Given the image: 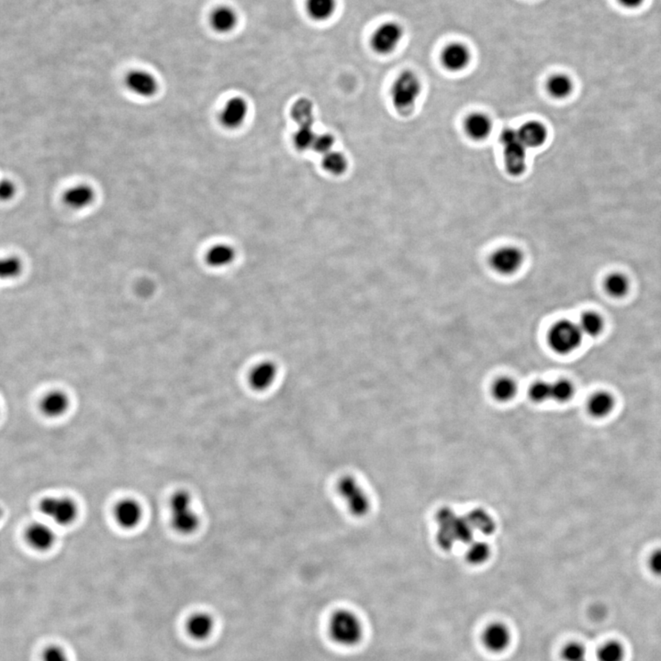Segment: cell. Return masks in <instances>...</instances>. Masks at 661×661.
<instances>
[{
    "mask_svg": "<svg viewBox=\"0 0 661 661\" xmlns=\"http://www.w3.org/2000/svg\"><path fill=\"white\" fill-rule=\"evenodd\" d=\"M170 521L172 528L177 533L190 536L199 530L200 517L194 508L193 498L190 492L180 490L170 498Z\"/></svg>",
    "mask_w": 661,
    "mask_h": 661,
    "instance_id": "cell-1",
    "label": "cell"
},
{
    "mask_svg": "<svg viewBox=\"0 0 661 661\" xmlns=\"http://www.w3.org/2000/svg\"><path fill=\"white\" fill-rule=\"evenodd\" d=\"M422 92L419 77L411 71H405L397 77L391 87L392 105L400 115L409 116L416 108Z\"/></svg>",
    "mask_w": 661,
    "mask_h": 661,
    "instance_id": "cell-2",
    "label": "cell"
},
{
    "mask_svg": "<svg viewBox=\"0 0 661 661\" xmlns=\"http://www.w3.org/2000/svg\"><path fill=\"white\" fill-rule=\"evenodd\" d=\"M336 487L337 494L352 516L362 518L369 513L370 499L356 478L343 475L337 480Z\"/></svg>",
    "mask_w": 661,
    "mask_h": 661,
    "instance_id": "cell-3",
    "label": "cell"
},
{
    "mask_svg": "<svg viewBox=\"0 0 661 661\" xmlns=\"http://www.w3.org/2000/svg\"><path fill=\"white\" fill-rule=\"evenodd\" d=\"M330 634L340 645L350 646L361 641L364 630L359 618L354 612L343 609L332 617Z\"/></svg>",
    "mask_w": 661,
    "mask_h": 661,
    "instance_id": "cell-4",
    "label": "cell"
},
{
    "mask_svg": "<svg viewBox=\"0 0 661 661\" xmlns=\"http://www.w3.org/2000/svg\"><path fill=\"white\" fill-rule=\"evenodd\" d=\"M583 334L579 325L564 320L552 326L548 341L552 350L566 354L576 350L582 342Z\"/></svg>",
    "mask_w": 661,
    "mask_h": 661,
    "instance_id": "cell-5",
    "label": "cell"
},
{
    "mask_svg": "<svg viewBox=\"0 0 661 661\" xmlns=\"http://www.w3.org/2000/svg\"><path fill=\"white\" fill-rule=\"evenodd\" d=\"M506 171L511 176L519 177L526 168V148L517 131L507 129L500 134Z\"/></svg>",
    "mask_w": 661,
    "mask_h": 661,
    "instance_id": "cell-6",
    "label": "cell"
},
{
    "mask_svg": "<svg viewBox=\"0 0 661 661\" xmlns=\"http://www.w3.org/2000/svg\"><path fill=\"white\" fill-rule=\"evenodd\" d=\"M40 511L54 525L68 526L76 522L79 507L72 499L67 497H47L42 500Z\"/></svg>",
    "mask_w": 661,
    "mask_h": 661,
    "instance_id": "cell-7",
    "label": "cell"
},
{
    "mask_svg": "<svg viewBox=\"0 0 661 661\" xmlns=\"http://www.w3.org/2000/svg\"><path fill=\"white\" fill-rule=\"evenodd\" d=\"M523 259L525 256L521 249L512 245L503 246L491 254L490 265L497 273L508 276L520 270Z\"/></svg>",
    "mask_w": 661,
    "mask_h": 661,
    "instance_id": "cell-8",
    "label": "cell"
},
{
    "mask_svg": "<svg viewBox=\"0 0 661 661\" xmlns=\"http://www.w3.org/2000/svg\"><path fill=\"white\" fill-rule=\"evenodd\" d=\"M402 36V28L399 24L387 22L375 31L371 39V47L377 54H389L396 49Z\"/></svg>",
    "mask_w": 661,
    "mask_h": 661,
    "instance_id": "cell-9",
    "label": "cell"
},
{
    "mask_svg": "<svg viewBox=\"0 0 661 661\" xmlns=\"http://www.w3.org/2000/svg\"><path fill=\"white\" fill-rule=\"evenodd\" d=\"M117 523L126 530H133L141 523L144 517L142 505L136 499H123L114 508Z\"/></svg>",
    "mask_w": 661,
    "mask_h": 661,
    "instance_id": "cell-10",
    "label": "cell"
},
{
    "mask_svg": "<svg viewBox=\"0 0 661 661\" xmlns=\"http://www.w3.org/2000/svg\"><path fill=\"white\" fill-rule=\"evenodd\" d=\"M26 539L28 545L36 550L47 551L56 543V534L49 523L37 522L28 526L26 531Z\"/></svg>",
    "mask_w": 661,
    "mask_h": 661,
    "instance_id": "cell-11",
    "label": "cell"
},
{
    "mask_svg": "<svg viewBox=\"0 0 661 661\" xmlns=\"http://www.w3.org/2000/svg\"><path fill=\"white\" fill-rule=\"evenodd\" d=\"M125 85L131 93L142 98H151L158 90V84L153 74L142 70L129 73L126 76Z\"/></svg>",
    "mask_w": 661,
    "mask_h": 661,
    "instance_id": "cell-12",
    "label": "cell"
},
{
    "mask_svg": "<svg viewBox=\"0 0 661 661\" xmlns=\"http://www.w3.org/2000/svg\"><path fill=\"white\" fill-rule=\"evenodd\" d=\"M442 64L451 72H459L465 70L471 62V53L468 48L462 44H451L443 51Z\"/></svg>",
    "mask_w": 661,
    "mask_h": 661,
    "instance_id": "cell-13",
    "label": "cell"
},
{
    "mask_svg": "<svg viewBox=\"0 0 661 661\" xmlns=\"http://www.w3.org/2000/svg\"><path fill=\"white\" fill-rule=\"evenodd\" d=\"M247 103L242 98H234L227 102L220 114V121L225 127L236 129L244 123L247 116Z\"/></svg>",
    "mask_w": 661,
    "mask_h": 661,
    "instance_id": "cell-14",
    "label": "cell"
},
{
    "mask_svg": "<svg viewBox=\"0 0 661 661\" xmlns=\"http://www.w3.org/2000/svg\"><path fill=\"white\" fill-rule=\"evenodd\" d=\"M185 628L188 636L193 639H207L213 632V618L207 612H196L188 618Z\"/></svg>",
    "mask_w": 661,
    "mask_h": 661,
    "instance_id": "cell-15",
    "label": "cell"
},
{
    "mask_svg": "<svg viewBox=\"0 0 661 661\" xmlns=\"http://www.w3.org/2000/svg\"><path fill=\"white\" fill-rule=\"evenodd\" d=\"M482 641L489 651L502 652L511 642L510 631L503 623H492L483 633Z\"/></svg>",
    "mask_w": 661,
    "mask_h": 661,
    "instance_id": "cell-16",
    "label": "cell"
},
{
    "mask_svg": "<svg viewBox=\"0 0 661 661\" xmlns=\"http://www.w3.org/2000/svg\"><path fill=\"white\" fill-rule=\"evenodd\" d=\"M521 141L526 148H537L545 144L548 131L542 123L536 121L525 122L517 130Z\"/></svg>",
    "mask_w": 661,
    "mask_h": 661,
    "instance_id": "cell-17",
    "label": "cell"
},
{
    "mask_svg": "<svg viewBox=\"0 0 661 661\" xmlns=\"http://www.w3.org/2000/svg\"><path fill=\"white\" fill-rule=\"evenodd\" d=\"M95 199L93 188L88 185H77L65 191L63 200L68 208L82 210L88 207Z\"/></svg>",
    "mask_w": 661,
    "mask_h": 661,
    "instance_id": "cell-18",
    "label": "cell"
},
{
    "mask_svg": "<svg viewBox=\"0 0 661 661\" xmlns=\"http://www.w3.org/2000/svg\"><path fill=\"white\" fill-rule=\"evenodd\" d=\"M492 123L490 117L483 113H473L466 118L465 131L475 141H483L491 134Z\"/></svg>",
    "mask_w": 661,
    "mask_h": 661,
    "instance_id": "cell-19",
    "label": "cell"
},
{
    "mask_svg": "<svg viewBox=\"0 0 661 661\" xmlns=\"http://www.w3.org/2000/svg\"><path fill=\"white\" fill-rule=\"evenodd\" d=\"M276 377V366L271 362H263L252 369L249 382L254 390L265 391L273 384Z\"/></svg>",
    "mask_w": 661,
    "mask_h": 661,
    "instance_id": "cell-20",
    "label": "cell"
},
{
    "mask_svg": "<svg viewBox=\"0 0 661 661\" xmlns=\"http://www.w3.org/2000/svg\"><path fill=\"white\" fill-rule=\"evenodd\" d=\"M210 24L217 33H229L236 28L238 16L230 7H219L211 13Z\"/></svg>",
    "mask_w": 661,
    "mask_h": 661,
    "instance_id": "cell-21",
    "label": "cell"
},
{
    "mask_svg": "<svg viewBox=\"0 0 661 661\" xmlns=\"http://www.w3.org/2000/svg\"><path fill=\"white\" fill-rule=\"evenodd\" d=\"M306 10L314 21H327L336 10V0H307Z\"/></svg>",
    "mask_w": 661,
    "mask_h": 661,
    "instance_id": "cell-22",
    "label": "cell"
},
{
    "mask_svg": "<svg viewBox=\"0 0 661 661\" xmlns=\"http://www.w3.org/2000/svg\"><path fill=\"white\" fill-rule=\"evenodd\" d=\"M70 402L65 394L61 392H51L44 397L41 405L42 411L50 417L63 416L67 411Z\"/></svg>",
    "mask_w": 661,
    "mask_h": 661,
    "instance_id": "cell-23",
    "label": "cell"
},
{
    "mask_svg": "<svg viewBox=\"0 0 661 661\" xmlns=\"http://www.w3.org/2000/svg\"><path fill=\"white\" fill-rule=\"evenodd\" d=\"M236 252L230 245H217L207 254V262L213 267H225L234 261Z\"/></svg>",
    "mask_w": 661,
    "mask_h": 661,
    "instance_id": "cell-24",
    "label": "cell"
},
{
    "mask_svg": "<svg viewBox=\"0 0 661 661\" xmlns=\"http://www.w3.org/2000/svg\"><path fill=\"white\" fill-rule=\"evenodd\" d=\"M291 117L299 126L313 125V105L311 100H297L291 108Z\"/></svg>",
    "mask_w": 661,
    "mask_h": 661,
    "instance_id": "cell-25",
    "label": "cell"
},
{
    "mask_svg": "<svg viewBox=\"0 0 661 661\" xmlns=\"http://www.w3.org/2000/svg\"><path fill=\"white\" fill-rule=\"evenodd\" d=\"M589 411L595 417H605L614 408V399L606 392H599L591 397L589 402Z\"/></svg>",
    "mask_w": 661,
    "mask_h": 661,
    "instance_id": "cell-26",
    "label": "cell"
},
{
    "mask_svg": "<svg viewBox=\"0 0 661 661\" xmlns=\"http://www.w3.org/2000/svg\"><path fill=\"white\" fill-rule=\"evenodd\" d=\"M492 395L499 402H509L514 399L517 392V384L510 377H500L492 386Z\"/></svg>",
    "mask_w": 661,
    "mask_h": 661,
    "instance_id": "cell-27",
    "label": "cell"
},
{
    "mask_svg": "<svg viewBox=\"0 0 661 661\" xmlns=\"http://www.w3.org/2000/svg\"><path fill=\"white\" fill-rule=\"evenodd\" d=\"M548 90L554 98H566L572 91L571 80L564 74L552 76L548 82Z\"/></svg>",
    "mask_w": 661,
    "mask_h": 661,
    "instance_id": "cell-28",
    "label": "cell"
},
{
    "mask_svg": "<svg viewBox=\"0 0 661 661\" xmlns=\"http://www.w3.org/2000/svg\"><path fill=\"white\" fill-rule=\"evenodd\" d=\"M348 159L339 152H329L325 154L323 159V167L329 173L342 174L348 168Z\"/></svg>",
    "mask_w": 661,
    "mask_h": 661,
    "instance_id": "cell-29",
    "label": "cell"
},
{
    "mask_svg": "<svg viewBox=\"0 0 661 661\" xmlns=\"http://www.w3.org/2000/svg\"><path fill=\"white\" fill-rule=\"evenodd\" d=\"M583 336H597L603 328V319L595 313L583 314L579 323Z\"/></svg>",
    "mask_w": 661,
    "mask_h": 661,
    "instance_id": "cell-30",
    "label": "cell"
},
{
    "mask_svg": "<svg viewBox=\"0 0 661 661\" xmlns=\"http://www.w3.org/2000/svg\"><path fill=\"white\" fill-rule=\"evenodd\" d=\"M629 288L628 279L622 274H612L605 280V290L611 296H625Z\"/></svg>",
    "mask_w": 661,
    "mask_h": 661,
    "instance_id": "cell-31",
    "label": "cell"
},
{
    "mask_svg": "<svg viewBox=\"0 0 661 661\" xmlns=\"http://www.w3.org/2000/svg\"><path fill=\"white\" fill-rule=\"evenodd\" d=\"M316 136L313 125L299 126V129L294 134L295 147L302 151L313 147Z\"/></svg>",
    "mask_w": 661,
    "mask_h": 661,
    "instance_id": "cell-32",
    "label": "cell"
},
{
    "mask_svg": "<svg viewBox=\"0 0 661 661\" xmlns=\"http://www.w3.org/2000/svg\"><path fill=\"white\" fill-rule=\"evenodd\" d=\"M625 657V651L620 643L611 641L606 643L598 652L599 661H623Z\"/></svg>",
    "mask_w": 661,
    "mask_h": 661,
    "instance_id": "cell-33",
    "label": "cell"
},
{
    "mask_svg": "<svg viewBox=\"0 0 661 661\" xmlns=\"http://www.w3.org/2000/svg\"><path fill=\"white\" fill-rule=\"evenodd\" d=\"M573 386L568 380H560L551 383V399L557 402H568L573 395Z\"/></svg>",
    "mask_w": 661,
    "mask_h": 661,
    "instance_id": "cell-34",
    "label": "cell"
},
{
    "mask_svg": "<svg viewBox=\"0 0 661 661\" xmlns=\"http://www.w3.org/2000/svg\"><path fill=\"white\" fill-rule=\"evenodd\" d=\"M531 399L536 402H546L551 399V383L546 382H534L529 391Z\"/></svg>",
    "mask_w": 661,
    "mask_h": 661,
    "instance_id": "cell-35",
    "label": "cell"
},
{
    "mask_svg": "<svg viewBox=\"0 0 661 661\" xmlns=\"http://www.w3.org/2000/svg\"><path fill=\"white\" fill-rule=\"evenodd\" d=\"M562 657L565 661H583L586 658L585 646L579 643H571L564 648Z\"/></svg>",
    "mask_w": 661,
    "mask_h": 661,
    "instance_id": "cell-36",
    "label": "cell"
},
{
    "mask_svg": "<svg viewBox=\"0 0 661 661\" xmlns=\"http://www.w3.org/2000/svg\"><path fill=\"white\" fill-rule=\"evenodd\" d=\"M42 661H70V660L64 648L51 644L42 651Z\"/></svg>",
    "mask_w": 661,
    "mask_h": 661,
    "instance_id": "cell-37",
    "label": "cell"
},
{
    "mask_svg": "<svg viewBox=\"0 0 661 661\" xmlns=\"http://www.w3.org/2000/svg\"><path fill=\"white\" fill-rule=\"evenodd\" d=\"M334 144V138L333 136L329 133L320 134V136H316V141H314L313 147L311 148L317 152V153L322 154L325 156V154L331 152Z\"/></svg>",
    "mask_w": 661,
    "mask_h": 661,
    "instance_id": "cell-38",
    "label": "cell"
},
{
    "mask_svg": "<svg viewBox=\"0 0 661 661\" xmlns=\"http://www.w3.org/2000/svg\"><path fill=\"white\" fill-rule=\"evenodd\" d=\"M21 268V265L18 260L13 259V257H10V259L3 260L1 263V267H0V272H1L2 277H10L16 276Z\"/></svg>",
    "mask_w": 661,
    "mask_h": 661,
    "instance_id": "cell-39",
    "label": "cell"
},
{
    "mask_svg": "<svg viewBox=\"0 0 661 661\" xmlns=\"http://www.w3.org/2000/svg\"><path fill=\"white\" fill-rule=\"evenodd\" d=\"M16 190L13 183L8 181V180H3L1 185H0V197H1L3 202L13 199Z\"/></svg>",
    "mask_w": 661,
    "mask_h": 661,
    "instance_id": "cell-40",
    "label": "cell"
},
{
    "mask_svg": "<svg viewBox=\"0 0 661 661\" xmlns=\"http://www.w3.org/2000/svg\"><path fill=\"white\" fill-rule=\"evenodd\" d=\"M488 553L487 546L485 545H477L473 549L469 551L468 557L469 560L471 559L474 560V562H480L484 560L485 557H487Z\"/></svg>",
    "mask_w": 661,
    "mask_h": 661,
    "instance_id": "cell-41",
    "label": "cell"
},
{
    "mask_svg": "<svg viewBox=\"0 0 661 661\" xmlns=\"http://www.w3.org/2000/svg\"><path fill=\"white\" fill-rule=\"evenodd\" d=\"M648 565L653 573L661 575V549L654 551L651 554V557H649Z\"/></svg>",
    "mask_w": 661,
    "mask_h": 661,
    "instance_id": "cell-42",
    "label": "cell"
},
{
    "mask_svg": "<svg viewBox=\"0 0 661 661\" xmlns=\"http://www.w3.org/2000/svg\"><path fill=\"white\" fill-rule=\"evenodd\" d=\"M617 1L626 8H637L645 2V0H617Z\"/></svg>",
    "mask_w": 661,
    "mask_h": 661,
    "instance_id": "cell-43",
    "label": "cell"
},
{
    "mask_svg": "<svg viewBox=\"0 0 661 661\" xmlns=\"http://www.w3.org/2000/svg\"><path fill=\"white\" fill-rule=\"evenodd\" d=\"M583 661H587V660H583Z\"/></svg>",
    "mask_w": 661,
    "mask_h": 661,
    "instance_id": "cell-44",
    "label": "cell"
}]
</instances>
